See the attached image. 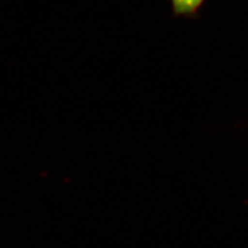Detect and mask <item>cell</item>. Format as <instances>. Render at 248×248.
I'll use <instances>...</instances> for the list:
<instances>
[{
    "mask_svg": "<svg viewBox=\"0 0 248 248\" xmlns=\"http://www.w3.org/2000/svg\"><path fill=\"white\" fill-rule=\"evenodd\" d=\"M203 0H173L174 7L177 13L189 14L195 12Z\"/></svg>",
    "mask_w": 248,
    "mask_h": 248,
    "instance_id": "obj_1",
    "label": "cell"
}]
</instances>
